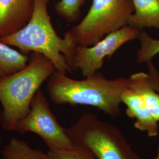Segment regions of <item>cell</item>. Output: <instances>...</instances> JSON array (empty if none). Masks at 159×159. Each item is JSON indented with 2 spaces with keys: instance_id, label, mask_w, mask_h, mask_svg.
<instances>
[{
  "instance_id": "obj_1",
  "label": "cell",
  "mask_w": 159,
  "mask_h": 159,
  "mask_svg": "<svg viewBox=\"0 0 159 159\" xmlns=\"http://www.w3.org/2000/svg\"><path fill=\"white\" fill-rule=\"evenodd\" d=\"M85 78L73 79L56 70L47 81L50 100L60 105L90 106L113 119L118 117L121 113V95L129 87V79H108L99 71Z\"/></svg>"
},
{
  "instance_id": "obj_2",
  "label": "cell",
  "mask_w": 159,
  "mask_h": 159,
  "mask_svg": "<svg viewBox=\"0 0 159 159\" xmlns=\"http://www.w3.org/2000/svg\"><path fill=\"white\" fill-rule=\"evenodd\" d=\"M49 1L34 0L33 13L27 24L0 39V41L25 53L43 54L51 60L58 71L73 73L71 64L77 44L68 30L63 38L58 35L48 11Z\"/></svg>"
},
{
  "instance_id": "obj_3",
  "label": "cell",
  "mask_w": 159,
  "mask_h": 159,
  "mask_svg": "<svg viewBox=\"0 0 159 159\" xmlns=\"http://www.w3.org/2000/svg\"><path fill=\"white\" fill-rule=\"evenodd\" d=\"M56 70L47 57L32 52L24 68L0 79V102L2 107L0 123L3 129L13 131L17 123L29 113L40 87Z\"/></svg>"
},
{
  "instance_id": "obj_4",
  "label": "cell",
  "mask_w": 159,
  "mask_h": 159,
  "mask_svg": "<svg viewBox=\"0 0 159 159\" xmlns=\"http://www.w3.org/2000/svg\"><path fill=\"white\" fill-rule=\"evenodd\" d=\"M66 130L74 147L96 159H140L119 129L96 114L85 112Z\"/></svg>"
},
{
  "instance_id": "obj_5",
  "label": "cell",
  "mask_w": 159,
  "mask_h": 159,
  "mask_svg": "<svg viewBox=\"0 0 159 159\" xmlns=\"http://www.w3.org/2000/svg\"><path fill=\"white\" fill-rule=\"evenodd\" d=\"M134 11L132 0H93L80 23L70 30L77 45L91 46L127 25Z\"/></svg>"
},
{
  "instance_id": "obj_6",
  "label": "cell",
  "mask_w": 159,
  "mask_h": 159,
  "mask_svg": "<svg viewBox=\"0 0 159 159\" xmlns=\"http://www.w3.org/2000/svg\"><path fill=\"white\" fill-rule=\"evenodd\" d=\"M13 131L21 134L27 132L37 134L49 149L75 148L66 129L58 123L45 94L41 89L35 94L29 113L17 123Z\"/></svg>"
},
{
  "instance_id": "obj_7",
  "label": "cell",
  "mask_w": 159,
  "mask_h": 159,
  "mask_svg": "<svg viewBox=\"0 0 159 159\" xmlns=\"http://www.w3.org/2000/svg\"><path fill=\"white\" fill-rule=\"evenodd\" d=\"M142 30L126 25L107 35L93 46L77 45L71 69H79L84 77L94 74L102 68L106 57L110 59L121 46L137 39Z\"/></svg>"
},
{
  "instance_id": "obj_8",
  "label": "cell",
  "mask_w": 159,
  "mask_h": 159,
  "mask_svg": "<svg viewBox=\"0 0 159 159\" xmlns=\"http://www.w3.org/2000/svg\"><path fill=\"white\" fill-rule=\"evenodd\" d=\"M34 0H0V39L24 27L31 18Z\"/></svg>"
},
{
  "instance_id": "obj_9",
  "label": "cell",
  "mask_w": 159,
  "mask_h": 159,
  "mask_svg": "<svg viewBox=\"0 0 159 159\" xmlns=\"http://www.w3.org/2000/svg\"><path fill=\"white\" fill-rule=\"evenodd\" d=\"M121 101L126 106L125 113L130 118L136 119L134 127L147 133L151 137L159 134L158 121L149 111L142 98L129 87L122 92Z\"/></svg>"
},
{
  "instance_id": "obj_10",
  "label": "cell",
  "mask_w": 159,
  "mask_h": 159,
  "mask_svg": "<svg viewBox=\"0 0 159 159\" xmlns=\"http://www.w3.org/2000/svg\"><path fill=\"white\" fill-rule=\"evenodd\" d=\"M134 11L127 25L142 30L145 27L159 30V0H132Z\"/></svg>"
},
{
  "instance_id": "obj_11",
  "label": "cell",
  "mask_w": 159,
  "mask_h": 159,
  "mask_svg": "<svg viewBox=\"0 0 159 159\" xmlns=\"http://www.w3.org/2000/svg\"><path fill=\"white\" fill-rule=\"evenodd\" d=\"M129 79V87L142 98L154 119L159 121V93L154 89L149 74L139 72Z\"/></svg>"
},
{
  "instance_id": "obj_12",
  "label": "cell",
  "mask_w": 159,
  "mask_h": 159,
  "mask_svg": "<svg viewBox=\"0 0 159 159\" xmlns=\"http://www.w3.org/2000/svg\"><path fill=\"white\" fill-rule=\"evenodd\" d=\"M26 54L0 41V79L24 68L30 59Z\"/></svg>"
},
{
  "instance_id": "obj_13",
  "label": "cell",
  "mask_w": 159,
  "mask_h": 159,
  "mask_svg": "<svg viewBox=\"0 0 159 159\" xmlns=\"http://www.w3.org/2000/svg\"><path fill=\"white\" fill-rule=\"evenodd\" d=\"M3 159H51L48 154L34 149L16 137L11 138L1 150Z\"/></svg>"
},
{
  "instance_id": "obj_14",
  "label": "cell",
  "mask_w": 159,
  "mask_h": 159,
  "mask_svg": "<svg viewBox=\"0 0 159 159\" xmlns=\"http://www.w3.org/2000/svg\"><path fill=\"white\" fill-rule=\"evenodd\" d=\"M140 47L137 51L136 61L139 64L148 63L159 54V40L154 39L142 30L138 36Z\"/></svg>"
},
{
  "instance_id": "obj_15",
  "label": "cell",
  "mask_w": 159,
  "mask_h": 159,
  "mask_svg": "<svg viewBox=\"0 0 159 159\" xmlns=\"http://www.w3.org/2000/svg\"><path fill=\"white\" fill-rule=\"evenodd\" d=\"M86 0H60L54 6L57 14L66 22L73 23L79 20L81 8Z\"/></svg>"
},
{
  "instance_id": "obj_16",
  "label": "cell",
  "mask_w": 159,
  "mask_h": 159,
  "mask_svg": "<svg viewBox=\"0 0 159 159\" xmlns=\"http://www.w3.org/2000/svg\"><path fill=\"white\" fill-rule=\"evenodd\" d=\"M47 154L51 159H96L87 150L75 147L70 149H49Z\"/></svg>"
},
{
  "instance_id": "obj_17",
  "label": "cell",
  "mask_w": 159,
  "mask_h": 159,
  "mask_svg": "<svg viewBox=\"0 0 159 159\" xmlns=\"http://www.w3.org/2000/svg\"><path fill=\"white\" fill-rule=\"evenodd\" d=\"M148 73L151 83L153 85L154 89L159 93V73L157 68L154 66L152 61H149L148 63ZM154 159H159V148L157 150L156 157Z\"/></svg>"
}]
</instances>
